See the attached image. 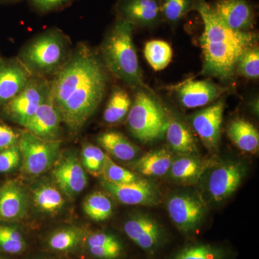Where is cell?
<instances>
[{
    "instance_id": "cell-35",
    "label": "cell",
    "mask_w": 259,
    "mask_h": 259,
    "mask_svg": "<svg viewBox=\"0 0 259 259\" xmlns=\"http://www.w3.org/2000/svg\"><path fill=\"white\" fill-rule=\"evenodd\" d=\"M236 71L248 79H258L259 76V49L256 45L245 51L240 58Z\"/></svg>"
},
{
    "instance_id": "cell-20",
    "label": "cell",
    "mask_w": 259,
    "mask_h": 259,
    "mask_svg": "<svg viewBox=\"0 0 259 259\" xmlns=\"http://www.w3.org/2000/svg\"><path fill=\"white\" fill-rule=\"evenodd\" d=\"M117 12L119 18L134 26H153L161 18L160 0H120Z\"/></svg>"
},
{
    "instance_id": "cell-6",
    "label": "cell",
    "mask_w": 259,
    "mask_h": 259,
    "mask_svg": "<svg viewBox=\"0 0 259 259\" xmlns=\"http://www.w3.org/2000/svg\"><path fill=\"white\" fill-rule=\"evenodd\" d=\"M18 145L24 171L37 176L47 171L57 160L61 141L41 139L27 131L20 134Z\"/></svg>"
},
{
    "instance_id": "cell-11",
    "label": "cell",
    "mask_w": 259,
    "mask_h": 259,
    "mask_svg": "<svg viewBox=\"0 0 259 259\" xmlns=\"http://www.w3.org/2000/svg\"><path fill=\"white\" fill-rule=\"evenodd\" d=\"M224 102L220 101L194 114L192 124L209 151H215L221 139Z\"/></svg>"
},
{
    "instance_id": "cell-39",
    "label": "cell",
    "mask_w": 259,
    "mask_h": 259,
    "mask_svg": "<svg viewBox=\"0 0 259 259\" xmlns=\"http://www.w3.org/2000/svg\"><path fill=\"white\" fill-rule=\"evenodd\" d=\"M24 259H65V257L49 253V252L44 250V252H41V253L29 255L28 257Z\"/></svg>"
},
{
    "instance_id": "cell-7",
    "label": "cell",
    "mask_w": 259,
    "mask_h": 259,
    "mask_svg": "<svg viewBox=\"0 0 259 259\" xmlns=\"http://www.w3.org/2000/svg\"><path fill=\"white\" fill-rule=\"evenodd\" d=\"M49 93L50 84L45 79L30 78L25 88L5 104V113L12 120L25 127Z\"/></svg>"
},
{
    "instance_id": "cell-22",
    "label": "cell",
    "mask_w": 259,
    "mask_h": 259,
    "mask_svg": "<svg viewBox=\"0 0 259 259\" xmlns=\"http://www.w3.org/2000/svg\"><path fill=\"white\" fill-rule=\"evenodd\" d=\"M97 141L109 154L121 161L134 159L139 151L137 146L117 131L103 133L97 137Z\"/></svg>"
},
{
    "instance_id": "cell-3",
    "label": "cell",
    "mask_w": 259,
    "mask_h": 259,
    "mask_svg": "<svg viewBox=\"0 0 259 259\" xmlns=\"http://www.w3.org/2000/svg\"><path fill=\"white\" fill-rule=\"evenodd\" d=\"M134 25L118 18L102 45L106 67L112 74L133 88L144 85L137 52L133 40Z\"/></svg>"
},
{
    "instance_id": "cell-2",
    "label": "cell",
    "mask_w": 259,
    "mask_h": 259,
    "mask_svg": "<svg viewBox=\"0 0 259 259\" xmlns=\"http://www.w3.org/2000/svg\"><path fill=\"white\" fill-rule=\"evenodd\" d=\"M194 9L200 15L204 31L200 39L205 75L223 81L233 79L241 56L256 45L258 35L227 26L205 0H196Z\"/></svg>"
},
{
    "instance_id": "cell-10",
    "label": "cell",
    "mask_w": 259,
    "mask_h": 259,
    "mask_svg": "<svg viewBox=\"0 0 259 259\" xmlns=\"http://www.w3.org/2000/svg\"><path fill=\"white\" fill-rule=\"evenodd\" d=\"M102 186L120 203L128 205H154L159 200V194L149 181L139 180L128 184L118 185L102 180Z\"/></svg>"
},
{
    "instance_id": "cell-25",
    "label": "cell",
    "mask_w": 259,
    "mask_h": 259,
    "mask_svg": "<svg viewBox=\"0 0 259 259\" xmlns=\"http://www.w3.org/2000/svg\"><path fill=\"white\" fill-rule=\"evenodd\" d=\"M32 200L39 211L49 214L59 212L65 204L61 191L50 183L37 186L32 191Z\"/></svg>"
},
{
    "instance_id": "cell-16",
    "label": "cell",
    "mask_w": 259,
    "mask_h": 259,
    "mask_svg": "<svg viewBox=\"0 0 259 259\" xmlns=\"http://www.w3.org/2000/svg\"><path fill=\"white\" fill-rule=\"evenodd\" d=\"M227 26L238 31H248L254 24V14L246 0H218L211 6Z\"/></svg>"
},
{
    "instance_id": "cell-17",
    "label": "cell",
    "mask_w": 259,
    "mask_h": 259,
    "mask_svg": "<svg viewBox=\"0 0 259 259\" xmlns=\"http://www.w3.org/2000/svg\"><path fill=\"white\" fill-rule=\"evenodd\" d=\"M86 232L78 227L58 228L46 236L42 242L44 251L66 257L81 253Z\"/></svg>"
},
{
    "instance_id": "cell-19",
    "label": "cell",
    "mask_w": 259,
    "mask_h": 259,
    "mask_svg": "<svg viewBox=\"0 0 259 259\" xmlns=\"http://www.w3.org/2000/svg\"><path fill=\"white\" fill-rule=\"evenodd\" d=\"M28 195L16 181L10 180L0 187V220L5 222L21 220L28 212Z\"/></svg>"
},
{
    "instance_id": "cell-30",
    "label": "cell",
    "mask_w": 259,
    "mask_h": 259,
    "mask_svg": "<svg viewBox=\"0 0 259 259\" xmlns=\"http://www.w3.org/2000/svg\"><path fill=\"white\" fill-rule=\"evenodd\" d=\"M172 54L171 46L163 40H151L145 46V58L155 71L164 69L171 62Z\"/></svg>"
},
{
    "instance_id": "cell-4",
    "label": "cell",
    "mask_w": 259,
    "mask_h": 259,
    "mask_svg": "<svg viewBox=\"0 0 259 259\" xmlns=\"http://www.w3.org/2000/svg\"><path fill=\"white\" fill-rule=\"evenodd\" d=\"M168 124L166 112L154 97L141 90L136 94L127 115V125L136 139L142 143L161 140Z\"/></svg>"
},
{
    "instance_id": "cell-36",
    "label": "cell",
    "mask_w": 259,
    "mask_h": 259,
    "mask_svg": "<svg viewBox=\"0 0 259 259\" xmlns=\"http://www.w3.org/2000/svg\"><path fill=\"white\" fill-rule=\"evenodd\" d=\"M22 161L19 145L0 151V173H10L18 168Z\"/></svg>"
},
{
    "instance_id": "cell-40",
    "label": "cell",
    "mask_w": 259,
    "mask_h": 259,
    "mask_svg": "<svg viewBox=\"0 0 259 259\" xmlns=\"http://www.w3.org/2000/svg\"><path fill=\"white\" fill-rule=\"evenodd\" d=\"M0 259H13V257L8 256V255L0 253Z\"/></svg>"
},
{
    "instance_id": "cell-37",
    "label": "cell",
    "mask_w": 259,
    "mask_h": 259,
    "mask_svg": "<svg viewBox=\"0 0 259 259\" xmlns=\"http://www.w3.org/2000/svg\"><path fill=\"white\" fill-rule=\"evenodd\" d=\"M20 134L10 126L0 122V151L18 144Z\"/></svg>"
},
{
    "instance_id": "cell-26",
    "label": "cell",
    "mask_w": 259,
    "mask_h": 259,
    "mask_svg": "<svg viewBox=\"0 0 259 259\" xmlns=\"http://www.w3.org/2000/svg\"><path fill=\"white\" fill-rule=\"evenodd\" d=\"M203 161L193 156H182L172 161L169 175L173 180L182 183H194L205 171Z\"/></svg>"
},
{
    "instance_id": "cell-29",
    "label": "cell",
    "mask_w": 259,
    "mask_h": 259,
    "mask_svg": "<svg viewBox=\"0 0 259 259\" xmlns=\"http://www.w3.org/2000/svg\"><path fill=\"white\" fill-rule=\"evenodd\" d=\"M83 210L90 219L101 222L111 217L113 205L106 194L102 192H95L85 199Z\"/></svg>"
},
{
    "instance_id": "cell-33",
    "label": "cell",
    "mask_w": 259,
    "mask_h": 259,
    "mask_svg": "<svg viewBox=\"0 0 259 259\" xmlns=\"http://www.w3.org/2000/svg\"><path fill=\"white\" fill-rule=\"evenodd\" d=\"M102 175L104 180L118 185L131 183L139 179L134 172L116 164L109 156H107L104 163Z\"/></svg>"
},
{
    "instance_id": "cell-8",
    "label": "cell",
    "mask_w": 259,
    "mask_h": 259,
    "mask_svg": "<svg viewBox=\"0 0 259 259\" xmlns=\"http://www.w3.org/2000/svg\"><path fill=\"white\" fill-rule=\"evenodd\" d=\"M167 209L175 226L185 233L195 231L205 214V207L202 201L190 194L173 196L167 202Z\"/></svg>"
},
{
    "instance_id": "cell-31",
    "label": "cell",
    "mask_w": 259,
    "mask_h": 259,
    "mask_svg": "<svg viewBox=\"0 0 259 259\" xmlns=\"http://www.w3.org/2000/svg\"><path fill=\"white\" fill-rule=\"evenodd\" d=\"M228 252L221 247L197 243L182 248L172 259H228Z\"/></svg>"
},
{
    "instance_id": "cell-14",
    "label": "cell",
    "mask_w": 259,
    "mask_h": 259,
    "mask_svg": "<svg viewBox=\"0 0 259 259\" xmlns=\"http://www.w3.org/2000/svg\"><path fill=\"white\" fill-rule=\"evenodd\" d=\"M226 89L209 80H187L177 87V95L181 105L192 109L205 106L215 101Z\"/></svg>"
},
{
    "instance_id": "cell-38",
    "label": "cell",
    "mask_w": 259,
    "mask_h": 259,
    "mask_svg": "<svg viewBox=\"0 0 259 259\" xmlns=\"http://www.w3.org/2000/svg\"><path fill=\"white\" fill-rule=\"evenodd\" d=\"M73 0H30V5L40 13H49L60 9Z\"/></svg>"
},
{
    "instance_id": "cell-5",
    "label": "cell",
    "mask_w": 259,
    "mask_h": 259,
    "mask_svg": "<svg viewBox=\"0 0 259 259\" xmlns=\"http://www.w3.org/2000/svg\"><path fill=\"white\" fill-rule=\"evenodd\" d=\"M65 37L59 30L39 35L22 51L20 61L30 73L49 74L60 69L67 51Z\"/></svg>"
},
{
    "instance_id": "cell-12",
    "label": "cell",
    "mask_w": 259,
    "mask_h": 259,
    "mask_svg": "<svg viewBox=\"0 0 259 259\" xmlns=\"http://www.w3.org/2000/svg\"><path fill=\"white\" fill-rule=\"evenodd\" d=\"M245 173V166L240 163H225L214 170L209 177L208 192L213 200L221 202L236 192Z\"/></svg>"
},
{
    "instance_id": "cell-15",
    "label": "cell",
    "mask_w": 259,
    "mask_h": 259,
    "mask_svg": "<svg viewBox=\"0 0 259 259\" xmlns=\"http://www.w3.org/2000/svg\"><path fill=\"white\" fill-rule=\"evenodd\" d=\"M61 117L49 93L25 125L28 132L47 141H56L60 133Z\"/></svg>"
},
{
    "instance_id": "cell-28",
    "label": "cell",
    "mask_w": 259,
    "mask_h": 259,
    "mask_svg": "<svg viewBox=\"0 0 259 259\" xmlns=\"http://www.w3.org/2000/svg\"><path fill=\"white\" fill-rule=\"evenodd\" d=\"M131 105V97L125 90L114 89L104 112V120L109 124L120 122L128 114Z\"/></svg>"
},
{
    "instance_id": "cell-21",
    "label": "cell",
    "mask_w": 259,
    "mask_h": 259,
    "mask_svg": "<svg viewBox=\"0 0 259 259\" xmlns=\"http://www.w3.org/2000/svg\"><path fill=\"white\" fill-rule=\"evenodd\" d=\"M173 156L166 148L151 151L131 163L135 171L146 177H162L169 171Z\"/></svg>"
},
{
    "instance_id": "cell-9",
    "label": "cell",
    "mask_w": 259,
    "mask_h": 259,
    "mask_svg": "<svg viewBox=\"0 0 259 259\" xmlns=\"http://www.w3.org/2000/svg\"><path fill=\"white\" fill-rule=\"evenodd\" d=\"M126 236L140 248L153 253L165 241L164 232L152 218L139 214L126 221L123 226Z\"/></svg>"
},
{
    "instance_id": "cell-27",
    "label": "cell",
    "mask_w": 259,
    "mask_h": 259,
    "mask_svg": "<svg viewBox=\"0 0 259 259\" xmlns=\"http://www.w3.org/2000/svg\"><path fill=\"white\" fill-rule=\"evenodd\" d=\"M168 144L174 151L182 154H191L197 151L193 135L182 122L173 119L168 120L166 132Z\"/></svg>"
},
{
    "instance_id": "cell-13",
    "label": "cell",
    "mask_w": 259,
    "mask_h": 259,
    "mask_svg": "<svg viewBox=\"0 0 259 259\" xmlns=\"http://www.w3.org/2000/svg\"><path fill=\"white\" fill-rule=\"evenodd\" d=\"M59 188L66 195L74 197L81 193L88 185V176L79 158L69 153L61 158L53 172Z\"/></svg>"
},
{
    "instance_id": "cell-41",
    "label": "cell",
    "mask_w": 259,
    "mask_h": 259,
    "mask_svg": "<svg viewBox=\"0 0 259 259\" xmlns=\"http://www.w3.org/2000/svg\"><path fill=\"white\" fill-rule=\"evenodd\" d=\"M1 2H4V3H15V2L20 1V0H0Z\"/></svg>"
},
{
    "instance_id": "cell-18",
    "label": "cell",
    "mask_w": 259,
    "mask_h": 259,
    "mask_svg": "<svg viewBox=\"0 0 259 259\" xmlns=\"http://www.w3.org/2000/svg\"><path fill=\"white\" fill-rule=\"evenodd\" d=\"M30 72L20 61H0V105L16 97L30 79Z\"/></svg>"
},
{
    "instance_id": "cell-23",
    "label": "cell",
    "mask_w": 259,
    "mask_h": 259,
    "mask_svg": "<svg viewBox=\"0 0 259 259\" xmlns=\"http://www.w3.org/2000/svg\"><path fill=\"white\" fill-rule=\"evenodd\" d=\"M228 134L232 142L241 151L251 153L258 151V131L248 121L243 119L232 121L228 127Z\"/></svg>"
},
{
    "instance_id": "cell-24",
    "label": "cell",
    "mask_w": 259,
    "mask_h": 259,
    "mask_svg": "<svg viewBox=\"0 0 259 259\" xmlns=\"http://www.w3.org/2000/svg\"><path fill=\"white\" fill-rule=\"evenodd\" d=\"M30 243L20 228L12 225H0V253L14 257L26 254Z\"/></svg>"
},
{
    "instance_id": "cell-1",
    "label": "cell",
    "mask_w": 259,
    "mask_h": 259,
    "mask_svg": "<svg viewBox=\"0 0 259 259\" xmlns=\"http://www.w3.org/2000/svg\"><path fill=\"white\" fill-rule=\"evenodd\" d=\"M105 65L86 46H80L57 72L50 93L61 122L79 132L96 111L106 93Z\"/></svg>"
},
{
    "instance_id": "cell-32",
    "label": "cell",
    "mask_w": 259,
    "mask_h": 259,
    "mask_svg": "<svg viewBox=\"0 0 259 259\" xmlns=\"http://www.w3.org/2000/svg\"><path fill=\"white\" fill-rule=\"evenodd\" d=\"M196 0H161V18L169 23L175 24L191 10L194 9Z\"/></svg>"
},
{
    "instance_id": "cell-34",
    "label": "cell",
    "mask_w": 259,
    "mask_h": 259,
    "mask_svg": "<svg viewBox=\"0 0 259 259\" xmlns=\"http://www.w3.org/2000/svg\"><path fill=\"white\" fill-rule=\"evenodd\" d=\"M107 156L101 148L91 144L85 145L81 151L83 166L93 175H102Z\"/></svg>"
}]
</instances>
